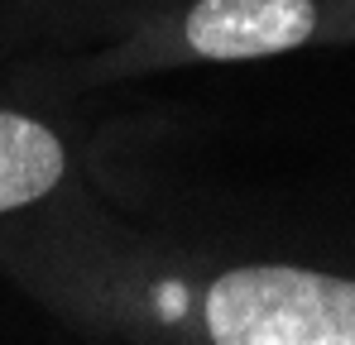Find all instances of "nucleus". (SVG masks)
Returning <instances> with one entry per match:
<instances>
[{"instance_id": "1", "label": "nucleus", "mask_w": 355, "mask_h": 345, "mask_svg": "<svg viewBox=\"0 0 355 345\" xmlns=\"http://www.w3.org/2000/svg\"><path fill=\"white\" fill-rule=\"evenodd\" d=\"M0 278L87 341L355 345L351 221H149L87 177L0 221Z\"/></svg>"}, {"instance_id": "2", "label": "nucleus", "mask_w": 355, "mask_h": 345, "mask_svg": "<svg viewBox=\"0 0 355 345\" xmlns=\"http://www.w3.org/2000/svg\"><path fill=\"white\" fill-rule=\"evenodd\" d=\"M346 44H355V0H173L101 48L0 72V87L72 106L101 87H125L159 72L259 62Z\"/></svg>"}, {"instance_id": "3", "label": "nucleus", "mask_w": 355, "mask_h": 345, "mask_svg": "<svg viewBox=\"0 0 355 345\" xmlns=\"http://www.w3.org/2000/svg\"><path fill=\"white\" fill-rule=\"evenodd\" d=\"M87 177H96L92 139L62 115V101L0 87V221L39 211Z\"/></svg>"}, {"instance_id": "4", "label": "nucleus", "mask_w": 355, "mask_h": 345, "mask_svg": "<svg viewBox=\"0 0 355 345\" xmlns=\"http://www.w3.org/2000/svg\"><path fill=\"white\" fill-rule=\"evenodd\" d=\"M173 0H0V72L87 53Z\"/></svg>"}]
</instances>
